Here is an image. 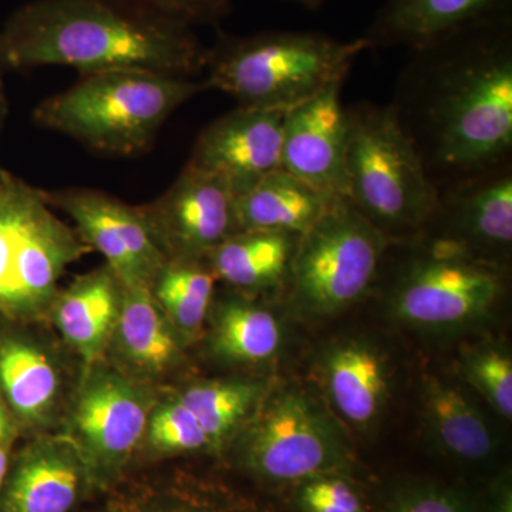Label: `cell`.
Segmentation results:
<instances>
[{"label":"cell","instance_id":"1","mask_svg":"<svg viewBox=\"0 0 512 512\" xmlns=\"http://www.w3.org/2000/svg\"><path fill=\"white\" fill-rule=\"evenodd\" d=\"M390 106L437 191L511 163L512 16L414 47Z\"/></svg>","mask_w":512,"mask_h":512},{"label":"cell","instance_id":"2","mask_svg":"<svg viewBox=\"0 0 512 512\" xmlns=\"http://www.w3.org/2000/svg\"><path fill=\"white\" fill-rule=\"evenodd\" d=\"M208 47L191 26L126 0H32L0 29V70H151L188 77Z\"/></svg>","mask_w":512,"mask_h":512},{"label":"cell","instance_id":"3","mask_svg":"<svg viewBox=\"0 0 512 512\" xmlns=\"http://www.w3.org/2000/svg\"><path fill=\"white\" fill-rule=\"evenodd\" d=\"M370 49L365 37L342 42L316 32L220 33L208 47V89L238 106L289 111L345 82L357 57Z\"/></svg>","mask_w":512,"mask_h":512},{"label":"cell","instance_id":"4","mask_svg":"<svg viewBox=\"0 0 512 512\" xmlns=\"http://www.w3.org/2000/svg\"><path fill=\"white\" fill-rule=\"evenodd\" d=\"M208 90L205 82L151 70L82 74L36 107V123L114 156L143 153L168 117Z\"/></svg>","mask_w":512,"mask_h":512},{"label":"cell","instance_id":"5","mask_svg":"<svg viewBox=\"0 0 512 512\" xmlns=\"http://www.w3.org/2000/svg\"><path fill=\"white\" fill-rule=\"evenodd\" d=\"M348 119L346 200L390 241L420 238L439 191L392 106L355 104Z\"/></svg>","mask_w":512,"mask_h":512},{"label":"cell","instance_id":"6","mask_svg":"<svg viewBox=\"0 0 512 512\" xmlns=\"http://www.w3.org/2000/svg\"><path fill=\"white\" fill-rule=\"evenodd\" d=\"M234 440L239 470L281 493L323 474H353L355 467L335 414L291 384L266 392Z\"/></svg>","mask_w":512,"mask_h":512},{"label":"cell","instance_id":"7","mask_svg":"<svg viewBox=\"0 0 512 512\" xmlns=\"http://www.w3.org/2000/svg\"><path fill=\"white\" fill-rule=\"evenodd\" d=\"M92 251L57 217L45 191L6 173L0 183V316L46 315L67 269Z\"/></svg>","mask_w":512,"mask_h":512},{"label":"cell","instance_id":"8","mask_svg":"<svg viewBox=\"0 0 512 512\" xmlns=\"http://www.w3.org/2000/svg\"><path fill=\"white\" fill-rule=\"evenodd\" d=\"M394 269L387 309L429 332H453L487 318L507 293V268L427 238Z\"/></svg>","mask_w":512,"mask_h":512},{"label":"cell","instance_id":"9","mask_svg":"<svg viewBox=\"0 0 512 512\" xmlns=\"http://www.w3.org/2000/svg\"><path fill=\"white\" fill-rule=\"evenodd\" d=\"M392 242L346 198H338L296 245L288 279L296 311L329 318L365 298Z\"/></svg>","mask_w":512,"mask_h":512},{"label":"cell","instance_id":"10","mask_svg":"<svg viewBox=\"0 0 512 512\" xmlns=\"http://www.w3.org/2000/svg\"><path fill=\"white\" fill-rule=\"evenodd\" d=\"M70 414L69 437L89 467L93 484L117 480L146 434L150 400L133 379L93 363Z\"/></svg>","mask_w":512,"mask_h":512},{"label":"cell","instance_id":"11","mask_svg":"<svg viewBox=\"0 0 512 512\" xmlns=\"http://www.w3.org/2000/svg\"><path fill=\"white\" fill-rule=\"evenodd\" d=\"M138 210L167 261H205L239 232L234 192L190 163L167 191Z\"/></svg>","mask_w":512,"mask_h":512},{"label":"cell","instance_id":"12","mask_svg":"<svg viewBox=\"0 0 512 512\" xmlns=\"http://www.w3.org/2000/svg\"><path fill=\"white\" fill-rule=\"evenodd\" d=\"M55 210L69 215L83 241L106 258L126 288H150L167 258L158 248L138 207L92 188L45 191Z\"/></svg>","mask_w":512,"mask_h":512},{"label":"cell","instance_id":"13","mask_svg":"<svg viewBox=\"0 0 512 512\" xmlns=\"http://www.w3.org/2000/svg\"><path fill=\"white\" fill-rule=\"evenodd\" d=\"M504 265L512 245V165H500L439 190L423 234Z\"/></svg>","mask_w":512,"mask_h":512},{"label":"cell","instance_id":"14","mask_svg":"<svg viewBox=\"0 0 512 512\" xmlns=\"http://www.w3.org/2000/svg\"><path fill=\"white\" fill-rule=\"evenodd\" d=\"M286 113L238 106L202 130L188 163L245 194L281 168Z\"/></svg>","mask_w":512,"mask_h":512},{"label":"cell","instance_id":"15","mask_svg":"<svg viewBox=\"0 0 512 512\" xmlns=\"http://www.w3.org/2000/svg\"><path fill=\"white\" fill-rule=\"evenodd\" d=\"M335 84L286 113L281 168L332 197L348 198V109Z\"/></svg>","mask_w":512,"mask_h":512},{"label":"cell","instance_id":"16","mask_svg":"<svg viewBox=\"0 0 512 512\" xmlns=\"http://www.w3.org/2000/svg\"><path fill=\"white\" fill-rule=\"evenodd\" d=\"M92 485L89 467L70 437H43L9 467L0 512H72Z\"/></svg>","mask_w":512,"mask_h":512},{"label":"cell","instance_id":"17","mask_svg":"<svg viewBox=\"0 0 512 512\" xmlns=\"http://www.w3.org/2000/svg\"><path fill=\"white\" fill-rule=\"evenodd\" d=\"M319 375L330 409L357 431L380 420L390 393L389 360L370 340H338L320 357Z\"/></svg>","mask_w":512,"mask_h":512},{"label":"cell","instance_id":"18","mask_svg":"<svg viewBox=\"0 0 512 512\" xmlns=\"http://www.w3.org/2000/svg\"><path fill=\"white\" fill-rule=\"evenodd\" d=\"M421 419L431 447L460 466L494 460L497 436L480 407L457 384L427 376L421 386Z\"/></svg>","mask_w":512,"mask_h":512},{"label":"cell","instance_id":"19","mask_svg":"<svg viewBox=\"0 0 512 512\" xmlns=\"http://www.w3.org/2000/svg\"><path fill=\"white\" fill-rule=\"evenodd\" d=\"M512 16V0H387L365 39L372 47H419L487 20Z\"/></svg>","mask_w":512,"mask_h":512},{"label":"cell","instance_id":"20","mask_svg":"<svg viewBox=\"0 0 512 512\" xmlns=\"http://www.w3.org/2000/svg\"><path fill=\"white\" fill-rule=\"evenodd\" d=\"M124 286L104 265L57 293L50 312L64 340L87 365L100 362L116 329Z\"/></svg>","mask_w":512,"mask_h":512},{"label":"cell","instance_id":"21","mask_svg":"<svg viewBox=\"0 0 512 512\" xmlns=\"http://www.w3.org/2000/svg\"><path fill=\"white\" fill-rule=\"evenodd\" d=\"M336 200L338 197L278 168L251 190L235 197L238 229L302 235Z\"/></svg>","mask_w":512,"mask_h":512},{"label":"cell","instance_id":"22","mask_svg":"<svg viewBox=\"0 0 512 512\" xmlns=\"http://www.w3.org/2000/svg\"><path fill=\"white\" fill-rule=\"evenodd\" d=\"M301 235L279 231H241L205 258L215 278L239 293H258L288 285Z\"/></svg>","mask_w":512,"mask_h":512},{"label":"cell","instance_id":"23","mask_svg":"<svg viewBox=\"0 0 512 512\" xmlns=\"http://www.w3.org/2000/svg\"><path fill=\"white\" fill-rule=\"evenodd\" d=\"M94 512H276L218 481L177 474L116 491Z\"/></svg>","mask_w":512,"mask_h":512},{"label":"cell","instance_id":"24","mask_svg":"<svg viewBox=\"0 0 512 512\" xmlns=\"http://www.w3.org/2000/svg\"><path fill=\"white\" fill-rule=\"evenodd\" d=\"M183 340L150 288L124 286L119 319L111 339L124 362L144 375H164L180 362Z\"/></svg>","mask_w":512,"mask_h":512},{"label":"cell","instance_id":"25","mask_svg":"<svg viewBox=\"0 0 512 512\" xmlns=\"http://www.w3.org/2000/svg\"><path fill=\"white\" fill-rule=\"evenodd\" d=\"M0 389L20 419L42 423L52 416L60 392L55 363L23 338L0 340Z\"/></svg>","mask_w":512,"mask_h":512},{"label":"cell","instance_id":"26","mask_svg":"<svg viewBox=\"0 0 512 512\" xmlns=\"http://www.w3.org/2000/svg\"><path fill=\"white\" fill-rule=\"evenodd\" d=\"M211 345L222 359L258 365L275 357L282 345V326L271 309L244 293L229 295L214 308Z\"/></svg>","mask_w":512,"mask_h":512},{"label":"cell","instance_id":"27","mask_svg":"<svg viewBox=\"0 0 512 512\" xmlns=\"http://www.w3.org/2000/svg\"><path fill=\"white\" fill-rule=\"evenodd\" d=\"M265 393V384L254 380H210L192 384L178 399L197 417L215 451L234 441Z\"/></svg>","mask_w":512,"mask_h":512},{"label":"cell","instance_id":"28","mask_svg":"<svg viewBox=\"0 0 512 512\" xmlns=\"http://www.w3.org/2000/svg\"><path fill=\"white\" fill-rule=\"evenodd\" d=\"M215 275L205 261H167L150 286L183 339L197 335L212 308Z\"/></svg>","mask_w":512,"mask_h":512},{"label":"cell","instance_id":"29","mask_svg":"<svg viewBox=\"0 0 512 512\" xmlns=\"http://www.w3.org/2000/svg\"><path fill=\"white\" fill-rule=\"evenodd\" d=\"M461 377L483 396L494 412L512 417V356L507 346L480 342L461 353Z\"/></svg>","mask_w":512,"mask_h":512},{"label":"cell","instance_id":"30","mask_svg":"<svg viewBox=\"0 0 512 512\" xmlns=\"http://www.w3.org/2000/svg\"><path fill=\"white\" fill-rule=\"evenodd\" d=\"M373 512H480L478 497L461 487L407 480L383 495Z\"/></svg>","mask_w":512,"mask_h":512},{"label":"cell","instance_id":"31","mask_svg":"<svg viewBox=\"0 0 512 512\" xmlns=\"http://www.w3.org/2000/svg\"><path fill=\"white\" fill-rule=\"evenodd\" d=\"M284 493L295 512H373L352 473L309 478Z\"/></svg>","mask_w":512,"mask_h":512},{"label":"cell","instance_id":"32","mask_svg":"<svg viewBox=\"0 0 512 512\" xmlns=\"http://www.w3.org/2000/svg\"><path fill=\"white\" fill-rule=\"evenodd\" d=\"M146 436L151 448L161 454L214 451L197 417L178 396L151 410Z\"/></svg>","mask_w":512,"mask_h":512},{"label":"cell","instance_id":"33","mask_svg":"<svg viewBox=\"0 0 512 512\" xmlns=\"http://www.w3.org/2000/svg\"><path fill=\"white\" fill-rule=\"evenodd\" d=\"M184 25H214L231 12L232 0H126Z\"/></svg>","mask_w":512,"mask_h":512},{"label":"cell","instance_id":"34","mask_svg":"<svg viewBox=\"0 0 512 512\" xmlns=\"http://www.w3.org/2000/svg\"><path fill=\"white\" fill-rule=\"evenodd\" d=\"M480 512H512V480L510 471L504 470L491 480L484 494L478 498Z\"/></svg>","mask_w":512,"mask_h":512},{"label":"cell","instance_id":"35","mask_svg":"<svg viewBox=\"0 0 512 512\" xmlns=\"http://www.w3.org/2000/svg\"><path fill=\"white\" fill-rule=\"evenodd\" d=\"M9 470V448L5 443H0V488L5 481L6 474Z\"/></svg>","mask_w":512,"mask_h":512},{"label":"cell","instance_id":"36","mask_svg":"<svg viewBox=\"0 0 512 512\" xmlns=\"http://www.w3.org/2000/svg\"><path fill=\"white\" fill-rule=\"evenodd\" d=\"M6 114H8V100H6L5 84H3L2 70H0V130L5 123Z\"/></svg>","mask_w":512,"mask_h":512},{"label":"cell","instance_id":"37","mask_svg":"<svg viewBox=\"0 0 512 512\" xmlns=\"http://www.w3.org/2000/svg\"><path fill=\"white\" fill-rule=\"evenodd\" d=\"M9 431V420L6 416L5 409H3L2 400H0V443L6 439Z\"/></svg>","mask_w":512,"mask_h":512},{"label":"cell","instance_id":"38","mask_svg":"<svg viewBox=\"0 0 512 512\" xmlns=\"http://www.w3.org/2000/svg\"><path fill=\"white\" fill-rule=\"evenodd\" d=\"M289 2L299 3V5L305 6L308 9H316L323 5L325 0H289Z\"/></svg>","mask_w":512,"mask_h":512},{"label":"cell","instance_id":"39","mask_svg":"<svg viewBox=\"0 0 512 512\" xmlns=\"http://www.w3.org/2000/svg\"><path fill=\"white\" fill-rule=\"evenodd\" d=\"M6 173H8V171L3 170L2 165H0V183H2V180L3 178H5Z\"/></svg>","mask_w":512,"mask_h":512}]
</instances>
